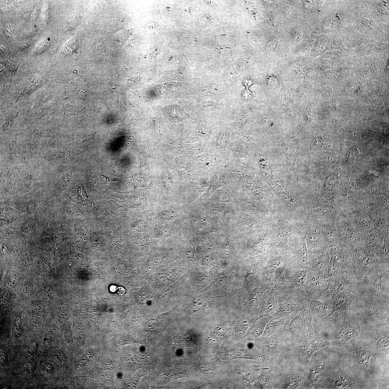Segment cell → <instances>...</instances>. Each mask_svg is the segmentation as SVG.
<instances>
[{
	"mask_svg": "<svg viewBox=\"0 0 389 389\" xmlns=\"http://www.w3.org/2000/svg\"><path fill=\"white\" fill-rule=\"evenodd\" d=\"M340 349L353 372L370 389L389 388V356L380 354L360 335Z\"/></svg>",
	"mask_w": 389,
	"mask_h": 389,
	"instance_id": "6da1fadb",
	"label": "cell"
},
{
	"mask_svg": "<svg viewBox=\"0 0 389 389\" xmlns=\"http://www.w3.org/2000/svg\"><path fill=\"white\" fill-rule=\"evenodd\" d=\"M326 339L331 346L341 348L351 339L361 334L363 326L360 318L351 307L345 313L324 318Z\"/></svg>",
	"mask_w": 389,
	"mask_h": 389,
	"instance_id": "7a4b0ae2",
	"label": "cell"
},
{
	"mask_svg": "<svg viewBox=\"0 0 389 389\" xmlns=\"http://www.w3.org/2000/svg\"><path fill=\"white\" fill-rule=\"evenodd\" d=\"M389 301L369 294L359 287L351 307L363 325L373 324L389 319Z\"/></svg>",
	"mask_w": 389,
	"mask_h": 389,
	"instance_id": "3957f363",
	"label": "cell"
},
{
	"mask_svg": "<svg viewBox=\"0 0 389 389\" xmlns=\"http://www.w3.org/2000/svg\"><path fill=\"white\" fill-rule=\"evenodd\" d=\"M323 381L325 388L370 389L368 384L353 372L339 348Z\"/></svg>",
	"mask_w": 389,
	"mask_h": 389,
	"instance_id": "277c9868",
	"label": "cell"
},
{
	"mask_svg": "<svg viewBox=\"0 0 389 389\" xmlns=\"http://www.w3.org/2000/svg\"><path fill=\"white\" fill-rule=\"evenodd\" d=\"M389 263H382L365 276L360 287L373 295L389 301Z\"/></svg>",
	"mask_w": 389,
	"mask_h": 389,
	"instance_id": "5b68a950",
	"label": "cell"
},
{
	"mask_svg": "<svg viewBox=\"0 0 389 389\" xmlns=\"http://www.w3.org/2000/svg\"><path fill=\"white\" fill-rule=\"evenodd\" d=\"M360 335L368 341L380 354L389 356V319L363 326Z\"/></svg>",
	"mask_w": 389,
	"mask_h": 389,
	"instance_id": "8992f818",
	"label": "cell"
},
{
	"mask_svg": "<svg viewBox=\"0 0 389 389\" xmlns=\"http://www.w3.org/2000/svg\"><path fill=\"white\" fill-rule=\"evenodd\" d=\"M351 270L360 282L370 272L382 263L373 253L362 247L352 249Z\"/></svg>",
	"mask_w": 389,
	"mask_h": 389,
	"instance_id": "52a82bcc",
	"label": "cell"
},
{
	"mask_svg": "<svg viewBox=\"0 0 389 389\" xmlns=\"http://www.w3.org/2000/svg\"><path fill=\"white\" fill-rule=\"evenodd\" d=\"M335 224L340 242L353 249L360 246L362 236L342 211H338Z\"/></svg>",
	"mask_w": 389,
	"mask_h": 389,
	"instance_id": "ba28073f",
	"label": "cell"
},
{
	"mask_svg": "<svg viewBox=\"0 0 389 389\" xmlns=\"http://www.w3.org/2000/svg\"><path fill=\"white\" fill-rule=\"evenodd\" d=\"M329 279V297L331 300L335 295L343 291L356 290L360 282L351 270L341 272L335 277Z\"/></svg>",
	"mask_w": 389,
	"mask_h": 389,
	"instance_id": "9c48e42d",
	"label": "cell"
},
{
	"mask_svg": "<svg viewBox=\"0 0 389 389\" xmlns=\"http://www.w3.org/2000/svg\"><path fill=\"white\" fill-rule=\"evenodd\" d=\"M357 290L341 292L335 295L333 298L331 311L329 315L341 314L350 309L355 299Z\"/></svg>",
	"mask_w": 389,
	"mask_h": 389,
	"instance_id": "30bf717a",
	"label": "cell"
},
{
	"mask_svg": "<svg viewBox=\"0 0 389 389\" xmlns=\"http://www.w3.org/2000/svg\"><path fill=\"white\" fill-rule=\"evenodd\" d=\"M325 234L327 246L329 248L336 246L340 242L335 226V220L331 221L325 227Z\"/></svg>",
	"mask_w": 389,
	"mask_h": 389,
	"instance_id": "8fae6325",
	"label": "cell"
},
{
	"mask_svg": "<svg viewBox=\"0 0 389 389\" xmlns=\"http://www.w3.org/2000/svg\"><path fill=\"white\" fill-rule=\"evenodd\" d=\"M164 114L169 120L176 121L182 119L185 116L184 111L178 106L166 107L164 108Z\"/></svg>",
	"mask_w": 389,
	"mask_h": 389,
	"instance_id": "7c38bea8",
	"label": "cell"
},
{
	"mask_svg": "<svg viewBox=\"0 0 389 389\" xmlns=\"http://www.w3.org/2000/svg\"><path fill=\"white\" fill-rule=\"evenodd\" d=\"M159 216L163 220L170 221L174 220L177 216V213L174 210H166L159 214Z\"/></svg>",
	"mask_w": 389,
	"mask_h": 389,
	"instance_id": "4fadbf2b",
	"label": "cell"
},
{
	"mask_svg": "<svg viewBox=\"0 0 389 389\" xmlns=\"http://www.w3.org/2000/svg\"><path fill=\"white\" fill-rule=\"evenodd\" d=\"M30 307L36 313H42L45 310V306L43 303L39 301H34L31 303Z\"/></svg>",
	"mask_w": 389,
	"mask_h": 389,
	"instance_id": "5bb4252c",
	"label": "cell"
},
{
	"mask_svg": "<svg viewBox=\"0 0 389 389\" xmlns=\"http://www.w3.org/2000/svg\"><path fill=\"white\" fill-rule=\"evenodd\" d=\"M308 272L305 270H300L296 272L295 277L298 282L304 284L306 280Z\"/></svg>",
	"mask_w": 389,
	"mask_h": 389,
	"instance_id": "9a60e30c",
	"label": "cell"
},
{
	"mask_svg": "<svg viewBox=\"0 0 389 389\" xmlns=\"http://www.w3.org/2000/svg\"><path fill=\"white\" fill-rule=\"evenodd\" d=\"M19 281L16 278L11 277L8 279L5 283V287L7 289H12L17 285Z\"/></svg>",
	"mask_w": 389,
	"mask_h": 389,
	"instance_id": "2e32d148",
	"label": "cell"
},
{
	"mask_svg": "<svg viewBox=\"0 0 389 389\" xmlns=\"http://www.w3.org/2000/svg\"><path fill=\"white\" fill-rule=\"evenodd\" d=\"M21 260L23 264L25 266L30 267L32 265V259L28 254H23L21 256Z\"/></svg>",
	"mask_w": 389,
	"mask_h": 389,
	"instance_id": "e0dca14e",
	"label": "cell"
},
{
	"mask_svg": "<svg viewBox=\"0 0 389 389\" xmlns=\"http://www.w3.org/2000/svg\"><path fill=\"white\" fill-rule=\"evenodd\" d=\"M74 332L77 338L80 340H83L85 338V333L83 329L80 327H76L75 328Z\"/></svg>",
	"mask_w": 389,
	"mask_h": 389,
	"instance_id": "ac0fdd59",
	"label": "cell"
},
{
	"mask_svg": "<svg viewBox=\"0 0 389 389\" xmlns=\"http://www.w3.org/2000/svg\"><path fill=\"white\" fill-rule=\"evenodd\" d=\"M30 324L35 329H40L42 327L43 323L40 319L37 317H33L30 321Z\"/></svg>",
	"mask_w": 389,
	"mask_h": 389,
	"instance_id": "d6986e66",
	"label": "cell"
},
{
	"mask_svg": "<svg viewBox=\"0 0 389 389\" xmlns=\"http://www.w3.org/2000/svg\"><path fill=\"white\" fill-rule=\"evenodd\" d=\"M23 292L26 295H30L34 291V287L30 283H27L25 284L23 287Z\"/></svg>",
	"mask_w": 389,
	"mask_h": 389,
	"instance_id": "ffe728a7",
	"label": "cell"
},
{
	"mask_svg": "<svg viewBox=\"0 0 389 389\" xmlns=\"http://www.w3.org/2000/svg\"><path fill=\"white\" fill-rule=\"evenodd\" d=\"M277 301L275 299H272L267 302L265 306V310L268 311L273 310L276 307Z\"/></svg>",
	"mask_w": 389,
	"mask_h": 389,
	"instance_id": "44dd1931",
	"label": "cell"
},
{
	"mask_svg": "<svg viewBox=\"0 0 389 389\" xmlns=\"http://www.w3.org/2000/svg\"><path fill=\"white\" fill-rule=\"evenodd\" d=\"M12 335L15 338H19L23 334V331L21 328L18 326L14 327L12 330Z\"/></svg>",
	"mask_w": 389,
	"mask_h": 389,
	"instance_id": "7402d4cb",
	"label": "cell"
},
{
	"mask_svg": "<svg viewBox=\"0 0 389 389\" xmlns=\"http://www.w3.org/2000/svg\"><path fill=\"white\" fill-rule=\"evenodd\" d=\"M118 341L119 344L122 345L131 344L133 341L129 338L125 337H120Z\"/></svg>",
	"mask_w": 389,
	"mask_h": 389,
	"instance_id": "603a6c76",
	"label": "cell"
},
{
	"mask_svg": "<svg viewBox=\"0 0 389 389\" xmlns=\"http://www.w3.org/2000/svg\"><path fill=\"white\" fill-rule=\"evenodd\" d=\"M45 294L49 299H52L55 297L54 292L50 288H47L45 290Z\"/></svg>",
	"mask_w": 389,
	"mask_h": 389,
	"instance_id": "cb8c5ba5",
	"label": "cell"
},
{
	"mask_svg": "<svg viewBox=\"0 0 389 389\" xmlns=\"http://www.w3.org/2000/svg\"><path fill=\"white\" fill-rule=\"evenodd\" d=\"M10 293L8 292H4L1 295V300L2 303H6L10 299Z\"/></svg>",
	"mask_w": 389,
	"mask_h": 389,
	"instance_id": "d4e9b609",
	"label": "cell"
},
{
	"mask_svg": "<svg viewBox=\"0 0 389 389\" xmlns=\"http://www.w3.org/2000/svg\"><path fill=\"white\" fill-rule=\"evenodd\" d=\"M133 356L135 358L137 361L140 362H143L145 361V358L144 355L142 354L141 353L139 352H136L134 353Z\"/></svg>",
	"mask_w": 389,
	"mask_h": 389,
	"instance_id": "484cf974",
	"label": "cell"
},
{
	"mask_svg": "<svg viewBox=\"0 0 389 389\" xmlns=\"http://www.w3.org/2000/svg\"><path fill=\"white\" fill-rule=\"evenodd\" d=\"M277 42L275 40H271L268 43L267 45V48L268 50L271 51H274L276 48Z\"/></svg>",
	"mask_w": 389,
	"mask_h": 389,
	"instance_id": "4316f807",
	"label": "cell"
},
{
	"mask_svg": "<svg viewBox=\"0 0 389 389\" xmlns=\"http://www.w3.org/2000/svg\"><path fill=\"white\" fill-rule=\"evenodd\" d=\"M64 334L65 338L67 341L70 340L72 337V332L71 329L69 328H66L64 330Z\"/></svg>",
	"mask_w": 389,
	"mask_h": 389,
	"instance_id": "83f0119b",
	"label": "cell"
},
{
	"mask_svg": "<svg viewBox=\"0 0 389 389\" xmlns=\"http://www.w3.org/2000/svg\"><path fill=\"white\" fill-rule=\"evenodd\" d=\"M160 233L163 236H167L170 234V229L169 227H163V228L161 229Z\"/></svg>",
	"mask_w": 389,
	"mask_h": 389,
	"instance_id": "f1b7e54d",
	"label": "cell"
},
{
	"mask_svg": "<svg viewBox=\"0 0 389 389\" xmlns=\"http://www.w3.org/2000/svg\"><path fill=\"white\" fill-rule=\"evenodd\" d=\"M277 326V324H270V325L268 326L267 330L269 332H272L274 331V329H275Z\"/></svg>",
	"mask_w": 389,
	"mask_h": 389,
	"instance_id": "f546056e",
	"label": "cell"
},
{
	"mask_svg": "<svg viewBox=\"0 0 389 389\" xmlns=\"http://www.w3.org/2000/svg\"><path fill=\"white\" fill-rule=\"evenodd\" d=\"M118 293L120 295H123L125 293V289L122 287H119L118 288Z\"/></svg>",
	"mask_w": 389,
	"mask_h": 389,
	"instance_id": "4dcf8cb0",
	"label": "cell"
},
{
	"mask_svg": "<svg viewBox=\"0 0 389 389\" xmlns=\"http://www.w3.org/2000/svg\"><path fill=\"white\" fill-rule=\"evenodd\" d=\"M103 367L104 368H105V369H112V368H112V367L110 366V365L108 364H104L103 365Z\"/></svg>",
	"mask_w": 389,
	"mask_h": 389,
	"instance_id": "1f68e13d",
	"label": "cell"
},
{
	"mask_svg": "<svg viewBox=\"0 0 389 389\" xmlns=\"http://www.w3.org/2000/svg\"><path fill=\"white\" fill-rule=\"evenodd\" d=\"M110 291L112 292H115L117 289L115 286H112L110 287Z\"/></svg>",
	"mask_w": 389,
	"mask_h": 389,
	"instance_id": "d6a6232c",
	"label": "cell"
}]
</instances>
